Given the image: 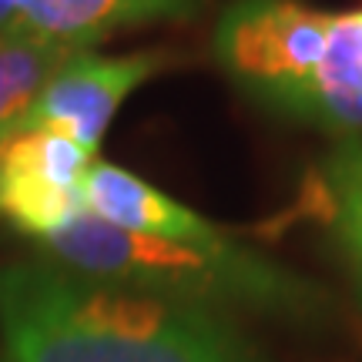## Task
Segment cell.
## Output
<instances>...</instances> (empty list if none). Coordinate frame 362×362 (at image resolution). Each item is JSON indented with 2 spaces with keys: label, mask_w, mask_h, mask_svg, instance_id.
I'll return each instance as SVG.
<instances>
[{
  "label": "cell",
  "mask_w": 362,
  "mask_h": 362,
  "mask_svg": "<svg viewBox=\"0 0 362 362\" xmlns=\"http://www.w3.org/2000/svg\"><path fill=\"white\" fill-rule=\"evenodd\" d=\"M98 155L37 128H17L0 141V218L34 245L84 215V178Z\"/></svg>",
  "instance_id": "277c9868"
},
{
  "label": "cell",
  "mask_w": 362,
  "mask_h": 362,
  "mask_svg": "<svg viewBox=\"0 0 362 362\" xmlns=\"http://www.w3.org/2000/svg\"><path fill=\"white\" fill-rule=\"evenodd\" d=\"M74 47L30 34H0V141L21 128L54 74L74 57Z\"/></svg>",
  "instance_id": "9c48e42d"
},
{
  "label": "cell",
  "mask_w": 362,
  "mask_h": 362,
  "mask_svg": "<svg viewBox=\"0 0 362 362\" xmlns=\"http://www.w3.org/2000/svg\"><path fill=\"white\" fill-rule=\"evenodd\" d=\"M13 17L11 34H30L74 51L121 30L148 24H185L208 11V0H7Z\"/></svg>",
  "instance_id": "8992f818"
},
{
  "label": "cell",
  "mask_w": 362,
  "mask_h": 362,
  "mask_svg": "<svg viewBox=\"0 0 362 362\" xmlns=\"http://www.w3.org/2000/svg\"><path fill=\"white\" fill-rule=\"evenodd\" d=\"M37 248L47 262L84 279L225 315L248 312L309 322L329 309V292L319 282L221 232L202 242H168L121 232L84 211Z\"/></svg>",
  "instance_id": "7a4b0ae2"
},
{
  "label": "cell",
  "mask_w": 362,
  "mask_h": 362,
  "mask_svg": "<svg viewBox=\"0 0 362 362\" xmlns=\"http://www.w3.org/2000/svg\"><path fill=\"white\" fill-rule=\"evenodd\" d=\"M211 51L252 104L336 138L362 134V11L232 0L215 24Z\"/></svg>",
  "instance_id": "3957f363"
},
{
  "label": "cell",
  "mask_w": 362,
  "mask_h": 362,
  "mask_svg": "<svg viewBox=\"0 0 362 362\" xmlns=\"http://www.w3.org/2000/svg\"><path fill=\"white\" fill-rule=\"evenodd\" d=\"M0 342L7 362H269L235 315L47 259L0 265Z\"/></svg>",
  "instance_id": "6da1fadb"
},
{
  "label": "cell",
  "mask_w": 362,
  "mask_h": 362,
  "mask_svg": "<svg viewBox=\"0 0 362 362\" xmlns=\"http://www.w3.org/2000/svg\"><path fill=\"white\" fill-rule=\"evenodd\" d=\"M319 211L362 298V134L336 138L315 175Z\"/></svg>",
  "instance_id": "ba28073f"
},
{
  "label": "cell",
  "mask_w": 362,
  "mask_h": 362,
  "mask_svg": "<svg viewBox=\"0 0 362 362\" xmlns=\"http://www.w3.org/2000/svg\"><path fill=\"white\" fill-rule=\"evenodd\" d=\"M84 211L121 232L148 235V238L202 242L218 235V228L194 208L181 205L178 198L101 158L90 165L84 178Z\"/></svg>",
  "instance_id": "52a82bcc"
},
{
  "label": "cell",
  "mask_w": 362,
  "mask_h": 362,
  "mask_svg": "<svg viewBox=\"0 0 362 362\" xmlns=\"http://www.w3.org/2000/svg\"><path fill=\"white\" fill-rule=\"evenodd\" d=\"M168 67L171 51H134L121 57L81 51L54 74L21 128L51 131L98 155L121 104Z\"/></svg>",
  "instance_id": "5b68a950"
},
{
  "label": "cell",
  "mask_w": 362,
  "mask_h": 362,
  "mask_svg": "<svg viewBox=\"0 0 362 362\" xmlns=\"http://www.w3.org/2000/svg\"><path fill=\"white\" fill-rule=\"evenodd\" d=\"M13 30V17H11V4L0 0V34H11Z\"/></svg>",
  "instance_id": "30bf717a"
}]
</instances>
